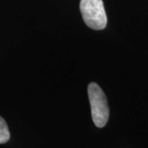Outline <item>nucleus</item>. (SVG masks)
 I'll return each instance as SVG.
<instances>
[{"mask_svg": "<svg viewBox=\"0 0 148 148\" xmlns=\"http://www.w3.org/2000/svg\"><path fill=\"white\" fill-rule=\"evenodd\" d=\"M80 10L87 27L103 30L107 25V16L102 0H81Z\"/></svg>", "mask_w": 148, "mask_h": 148, "instance_id": "obj_2", "label": "nucleus"}, {"mask_svg": "<svg viewBox=\"0 0 148 148\" xmlns=\"http://www.w3.org/2000/svg\"><path fill=\"white\" fill-rule=\"evenodd\" d=\"M87 90L93 122L96 127H105L110 117V110L106 95L95 82L90 83Z\"/></svg>", "mask_w": 148, "mask_h": 148, "instance_id": "obj_1", "label": "nucleus"}, {"mask_svg": "<svg viewBox=\"0 0 148 148\" xmlns=\"http://www.w3.org/2000/svg\"><path fill=\"white\" fill-rule=\"evenodd\" d=\"M10 139V132L5 120L0 116V144L8 142Z\"/></svg>", "mask_w": 148, "mask_h": 148, "instance_id": "obj_3", "label": "nucleus"}]
</instances>
